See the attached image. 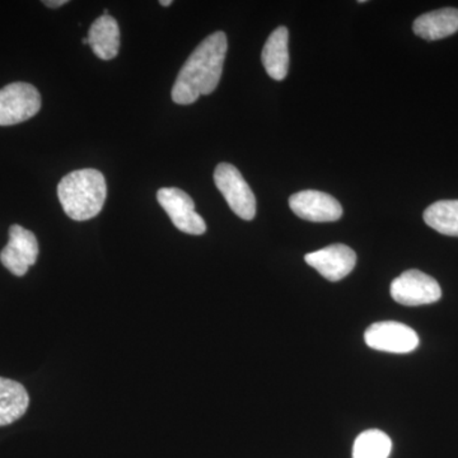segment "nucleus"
<instances>
[{
    "label": "nucleus",
    "instance_id": "a211bd4d",
    "mask_svg": "<svg viewBox=\"0 0 458 458\" xmlns=\"http://www.w3.org/2000/svg\"><path fill=\"white\" fill-rule=\"evenodd\" d=\"M172 3H174L172 2V0H161V2H159V4L164 5V7H170Z\"/></svg>",
    "mask_w": 458,
    "mask_h": 458
},
{
    "label": "nucleus",
    "instance_id": "f3484780",
    "mask_svg": "<svg viewBox=\"0 0 458 458\" xmlns=\"http://www.w3.org/2000/svg\"><path fill=\"white\" fill-rule=\"evenodd\" d=\"M42 3L49 8H59L62 7V5L66 4L68 2H66V0H45V2Z\"/></svg>",
    "mask_w": 458,
    "mask_h": 458
},
{
    "label": "nucleus",
    "instance_id": "7ed1b4c3",
    "mask_svg": "<svg viewBox=\"0 0 458 458\" xmlns=\"http://www.w3.org/2000/svg\"><path fill=\"white\" fill-rule=\"evenodd\" d=\"M214 182L232 212L245 221L256 216V198L249 183L233 165L221 164L214 171Z\"/></svg>",
    "mask_w": 458,
    "mask_h": 458
},
{
    "label": "nucleus",
    "instance_id": "20e7f679",
    "mask_svg": "<svg viewBox=\"0 0 458 458\" xmlns=\"http://www.w3.org/2000/svg\"><path fill=\"white\" fill-rule=\"evenodd\" d=\"M40 108V92L32 84L17 82L0 89V126L27 122Z\"/></svg>",
    "mask_w": 458,
    "mask_h": 458
},
{
    "label": "nucleus",
    "instance_id": "39448f33",
    "mask_svg": "<svg viewBox=\"0 0 458 458\" xmlns=\"http://www.w3.org/2000/svg\"><path fill=\"white\" fill-rule=\"evenodd\" d=\"M391 297L403 306H423L441 300L438 282L420 270H408L391 283Z\"/></svg>",
    "mask_w": 458,
    "mask_h": 458
},
{
    "label": "nucleus",
    "instance_id": "f257e3e1",
    "mask_svg": "<svg viewBox=\"0 0 458 458\" xmlns=\"http://www.w3.org/2000/svg\"><path fill=\"white\" fill-rule=\"evenodd\" d=\"M225 32H214L199 44L186 60L172 87V99L177 105H191L218 87L227 54Z\"/></svg>",
    "mask_w": 458,
    "mask_h": 458
},
{
    "label": "nucleus",
    "instance_id": "423d86ee",
    "mask_svg": "<svg viewBox=\"0 0 458 458\" xmlns=\"http://www.w3.org/2000/svg\"><path fill=\"white\" fill-rule=\"evenodd\" d=\"M157 200L170 216L174 227L183 233L200 236L207 232L203 216L195 212V204L190 195L181 189L164 188L157 192Z\"/></svg>",
    "mask_w": 458,
    "mask_h": 458
},
{
    "label": "nucleus",
    "instance_id": "f03ea898",
    "mask_svg": "<svg viewBox=\"0 0 458 458\" xmlns=\"http://www.w3.org/2000/svg\"><path fill=\"white\" fill-rule=\"evenodd\" d=\"M104 174L93 168L71 172L57 185V197L69 218L83 222L101 213L106 200Z\"/></svg>",
    "mask_w": 458,
    "mask_h": 458
},
{
    "label": "nucleus",
    "instance_id": "6e6552de",
    "mask_svg": "<svg viewBox=\"0 0 458 458\" xmlns=\"http://www.w3.org/2000/svg\"><path fill=\"white\" fill-rule=\"evenodd\" d=\"M38 258V238L29 229L14 225L9 228L8 245L0 252V261L13 276H23Z\"/></svg>",
    "mask_w": 458,
    "mask_h": 458
},
{
    "label": "nucleus",
    "instance_id": "1a4fd4ad",
    "mask_svg": "<svg viewBox=\"0 0 458 458\" xmlns=\"http://www.w3.org/2000/svg\"><path fill=\"white\" fill-rule=\"evenodd\" d=\"M292 212L304 221L336 222L342 218L343 207L335 198L318 190H304L289 198Z\"/></svg>",
    "mask_w": 458,
    "mask_h": 458
},
{
    "label": "nucleus",
    "instance_id": "dca6fc26",
    "mask_svg": "<svg viewBox=\"0 0 458 458\" xmlns=\"http://www.w3.org/2000/svg\"><path fill=\"white\" fill-rule=\"evenodd\" d=\"M393 442L387 434L369 429L360 434L352 447V458H388Z\"/></svg>",
    "mask_w": 458,
    "mask_h": 458
},
{
    "label": "nucleus",
    "instance_id": "2eb2a0df",
    "mask_svg": "<svg viewBox=\"0 0 458 458\" xmlns=\"http://www.w3.org/2000/svg\"><path fill=\"white\" fill-rule=\"evenodd\" d=\"M424 222L445 236L458 237V200L437 201L424 212Z\"/></svg>",
    "mask_w": 458,
    "mask_h": 458
},
{
    "label": "nucleus",
    "instance_id": "9b49d317",
    "mask_svg": "<svg viewBox=\"0 0 458 458\" xmlns=\"http://www.w3.org/2000/svg\"><path fill=\"white\" fill-rule=\"evenodd\" d=\"M415 35L427 41L441 40L458 31V9L442 8L421 14L412 25Z\"/></svg>",
    "mask_w": 458,
    "mask_h": 458
},
{
    "label": "nucleus",
    "instance_id": "9d476101",
    "mask_svg": "<svg viewBox=\"0 0 458 458\" xmlns=\"http://www.w3.org/2000/svg\"><path fill=\"white\" fill-rule=\"evenodd\" d=\"M304 260L318 271L325 279L339 282L352 273L357 264V255L351 247L337 243L304 256Z\"/></svg>",
    "mask_w": 458,
    "mask_h": 458
},
{
    "label": "nucleus",
    "instance_id": "6ab92c4d",
    "mask_svg": "<svg viewBox=\"0 0 458 458\" xmlns=\"http://www.w3.org/2000/svg\"><path fill=\"white\" fill-rule=\"evenodd\" d=\"M82 42L84 45L89 44V38H83Z\"/></svg>",
    "mask_w": 458,
    "mask_h": 458
},
{
    "label": "nucleus",
    "instance_id": "0eeeda50",
    "mask_svg": "<svg viewBox=\"0 0 458 458\" xmlns=\"http://www.w3.org/2000/svg\"><path fill=\"white\" fill-rule=\"evenodd\" d=\"M364 340L375 351L405 354L419 346L418 334L401 322H376L367 328Z\"/></svg>",
    "mask_w": 458,
    "mask_h": 458
},
{
    "label": "nucleus",
    "instance_id": "4468645a",
    "mask_svg": "<svg viewBox=\"0 0 458 458\" xmlns=\"http://www.w3.org/2000/svg\"><path fill=\"white\" fill-rule=\"evenodd\" d=\"M29 405L26 388L16 381L0 377V427L9 426L22 418Z\"/></svg>",
    "mask_w": 458,
    "mask_h": 458
},
{
    "label": "nucleus",
    "instance_id": "f8f14e48",
    "mask_svg": "<svg viewBox=\"0 0 458 458\" xmlns=\"http://www.w3.org/2000/svg\"><path fill=\"white\" fill-rule=\"evenodd\" d=\"M289 32L285 26H280L271 32L262 49L261 60L265 71L276 81L285 80L289 69L288 51Z\"/></svg>",
    "mask_w": 458,
    "mask_h": 458
},
{
    "label": "nucleus",
    "instance_id": "ddd939ff",
    "mask_svg": "<svg viewBox=\"0 0 458 458\" xmlns=\"http://www.w3.org/2000/svg\"><path fill=\"white\" fill-rule=\"evenodd\" d=\"M89 44L101 60L114 59L120 50V29L110 14L98 17L90 26Z\"/></svg>",
    "mask_w": 458,
    "mask_h": 458
}]
</instances>
